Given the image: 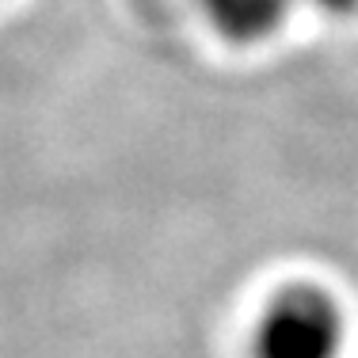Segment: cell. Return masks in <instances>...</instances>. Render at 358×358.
Instances as JSON below:
<instances>
[{
  "label": "cell",
  "instance_id": "cell-1",
  "mask_svg": "<svg viewBox=\"0 0 358 358\" xmlns=\"http://www.w3.org/2000/svg\"><path fill=\"white\" fill-rule=\"evenodd\" d=\"M347 313L324 286L275 294L252 331V358H343Z\"/></svg>",
  "mask_w": 358,
  "mask_h": 358
},
{
  "label": "cell",
  "instance_id": "cell-2",
  "mask_svg": "<svg viewBox=\"0 0 358 358\" xmlns=\"http://www.w3.org/2000/svg\"><path fill=\"white\" fill-rule=\"evenodd\" d=\"M202 8L225 38L255 42L286 20L289 0H202Z\"/></svg>",
  "mask_w": 358,
  "mask_h": 358
},
{
  "label": "cell",
  "instance_id": "cell-3",
  "mask_svg": "<svg viewBox=\"0 0 358 358\" xmlns=\"http://www.w3.org/2000/svg\"><path fill=\"white\" fill-rule=\"evenodd\" d=\"M317 4L328 8V12H339V15H343V12H355L358 0H317Z\"/></svg>",
  "mask_w": 358,
  "mask_h": 358
}]
</instances>
